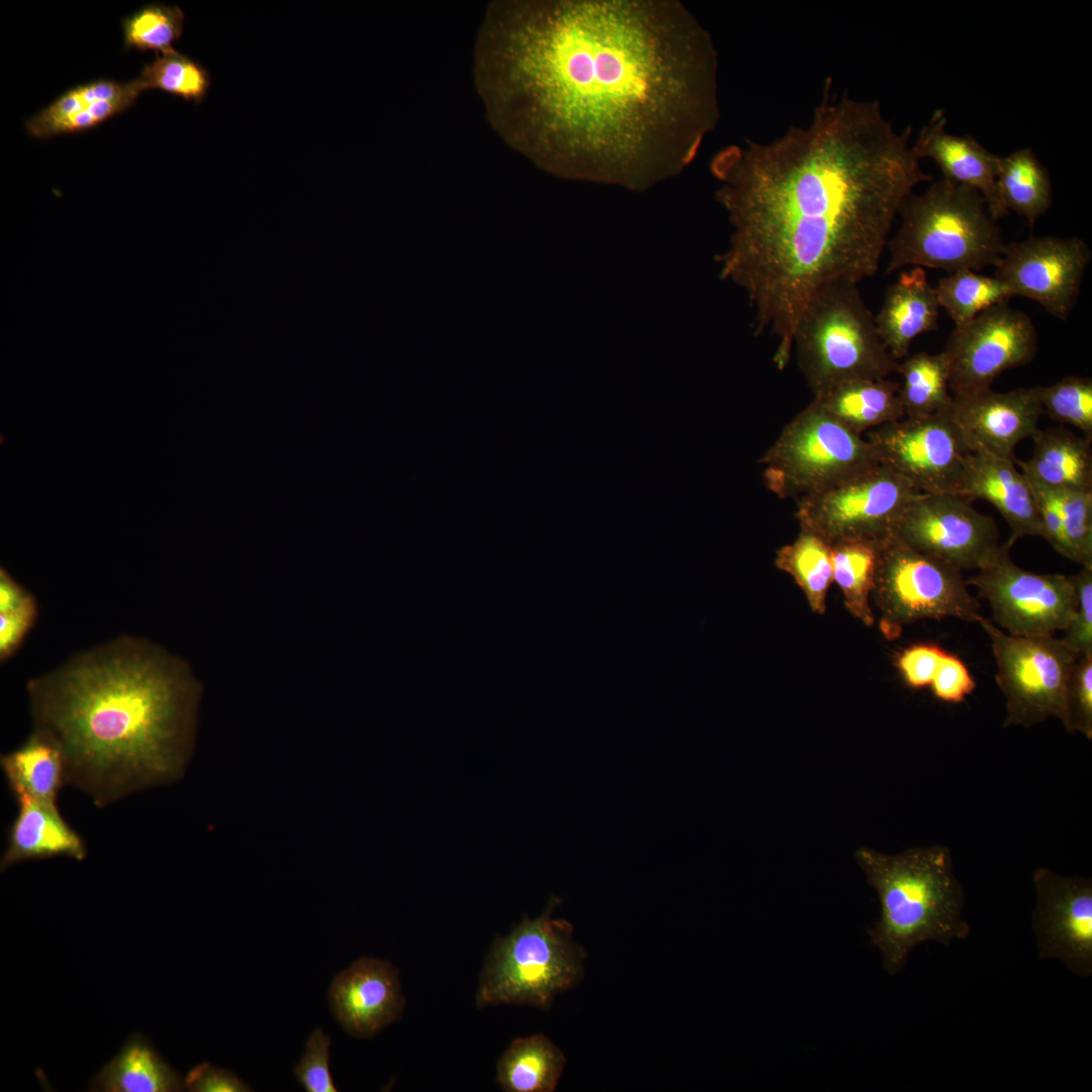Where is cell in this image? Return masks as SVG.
Instances as JSON below:
<instances>
[{
	"instance_id": "cell-19",
	"label": "cell",
	"mask_w": 1092,
	"mask_h": 1092,
	"mask_svg": "<svg viewBox=\"0 0 1092 1092\" xmlns=\"http://www.w3.org/2000/svg\"><path fill=\"white\" fill-rule=\"evenodd\" d=\"M331 1010L350 1035L371 1038L404 1011L398 970L389 962L360 958L333 980L329 991Z\"/></svg>"
},
{
	"instance_id": "cell-25",
	"label": "cell",
	"mask_w": 1092,
	"mask_h": 1092,
	"mask_svg": "<svg viewBox=\"0 0 1092 1092\" xmlns=\"http://www.w3.org/2000/svg\"><path fill=\"white\" fill-rule=\"evenodd\" d=\"M1032 455L1015 460L1033 482L1049 488L1092 490V439L1064 428L1037 430Z\"/></svg>"
},
{
	"instance_id": "cell-11",
	"label": "cell",
	"mask_w": 1092,
	"mask_h": 1092,
	"mask_svg": "<svg viewBox=\"0 0 1092 1092\" xmlns=\"http://www.w3.org/2000/svg\"><path fill=\"white\" fill-rule=\"evenodd\" d=\"M910 481L878 464L796 500L800 529L832 545L844 540L884 541L919 493Z\"/></svg>"
},
{
	"instance_id": "cell-45",
	"label": "cell",
	"mask_w": 1092,
	"mask_h": 1092,
	"mask_svg": "<svg viewBox=\"0 0 1092 1092\" xmlns=\"http://www.w3.org/2000/svg\"><path fill=\"white\" fill-rule=\"evenodd\" d=\"M184 1087L192 1092H247L252 1089L230 1070L201 1063L193 1067L184 1079Z\"/></svg>"
},
{
	"instance_id": "cell-13",
	"label": "cell",
	"mask_w": 1092,
	"mask_h": 1092,
	"mask_svg": "<svg viewBox=\"0 0 1092 1092\" xmlns=\"http://www.w3.org/2000/svg\"><path fill=\"white\" fill-rule=\"evenodd\" d=\"M879 463L906 478L920 492L960 494L972 453L950 408L923 418H906L869 431Z\"/></svg>"
},
{
	"instance_id": "cell-24",
	"label": "cell",
	"mask_w": 1092,
	"mask_h": 1092,
	"mask_svg": "<svg viewBox=\"0 0 1092 1092\" xmlns=\"http://www.w3.org/2000/svg\"><path fill=\"white\" fill-rule=\"evenodd\" d=\"M13 796L17 813L8 831L7 846L0 861L1 871L24 860L55 856L82 860L86 857L84 840L66 822L57 804L23 793Z\"/></svg>"
},
{
	"instance_id": "cell-16",
	"label": "cell",
	"mask_w": 1092,
	"mask_h": 1092,
	"mask_svg": "<svg viewBox=\"0 0 1092 1092\" xmlns=\"http://www.w3.org/2000/svg\"><path fill=\"white\" fill-rule=\"evenodd\" d=\"M1091 259L1092 251L1081 238L1030 236L1005 244L994 276L1011 297L1031 299L1065 322L1077 304Z\"/></svg>"
},
{
	"instance_id": "cell-2",
	"label": "cell",
	"mask_w": 1092,
	"mask_h": 1092,
	"mask_svg": "<svg viewBox=\"0 0 1092 1092\" xmlns=\"http://www.w3.org/2000/svg\"><path fill=\"white\" fill-rule=\"evenodd\" d=\"M823 97L805 126L768 143L729 146L710 169L733 233L718 255L723 280L742 288L757 333L777 339L784 369L812 295L834 281L877 274L895 217L915 186L932 180L878 101Z\"/></svg>"
},
{
	"instance_id": "cell-32",
	"label": "cell",
	"mask_w": 1092,
	"mask_h": 1092,
	"mask_svg": "<svg viewBox=\"0 0 1092 1092\" xmlns=\"http://www.w3.org/2000/svg\"><path fill=\"white\" fill-rule=\"evenodd\" d=\"M884 541L852 539L830 545L833 581L839 586L850 615L866 626L875 623L870 599Z\"/></svg>"
},
{
	"instance_id": "cell-5",
	"label": "cell",
	"mask_w": 1092,
	"mask_h": 1092,
	"mask_svg": "<svg viewBox=\"0 0 1092 1092\" xmlns=\"http://www.w3.org/2000/svg\"><path fill=\"white\" fill-rule=\"evenodd\" d=\"M900 225L889 238L886 273L906 266L947 273L996 266L1005 243L981 194L940 179L901 203Z\"/></svg>"
},
{
	"instance_id": "cell-1",
	"label": "cell",
	"mask_w": 1092,
	"mask_h": 1092,
	"mask_svg": "<svg viewBox=\"0 0 1092 1092\" xmlns=\"http://www.w3.org/2000/svg\"><path fill=\"white\" fill-rule=\"evenodd\" d=\"M475 71L503 138L568 179L646 190L681 173L720 117L712 36L678 1L493 4Z\"/></svg>"
},
{
	"instance_id": "cell-12",
	"label": "cell",
	"mask_w": 1092,
	"mask_h": 1092,
	"mask_svg": "<svg viewBox=\"0 0 1092 1092\" xmlns=\"http://www.w3.org/2000/svg\"><path fill=\"white\" fill-rule=\"evenodd\" d=\"M966 582L988 602L994 622L1015 636L1064 631L1076 605L1072 575L1022 569L1005 544Z\"/></svg>"
},
{
	"instance_id": "cell-17",
	"label": "cell",
	"mask_w": 1092,
	"mask_h": 1092,
	"mask_svg": "<svg viewBox=\"0 0 1092 1092\" xmlns=\"http://www.w3.org/2000/svg\"><path fill=\"white\" fill-rule=\"evenodd\" d=\"M1031 912L1038 959L1062 961L1075 975H1092V879L1063 876L1048 868L1032 874Z\"/></svg>"
},
{
	"instance_id": "cell-30",
	"label": "cell",
	"mask_w": 1092,
	"mask_h": 1092,
	"mask_svg": "<svg viewBox=\"0 0 1092 1092\" xmlns=\"http://www.w3.org/2000/svg\"><path fill=\"white\" fill-rule=\"evenodd\" d=\"M997 185L1006 210L1023 217L1030 228L1052 205L1050 174L1031 149L999 157Z\"/></svg>"
},
{
	"instance_id": "cell-46",
	"label": "cell",
	"mask_w": 1092,
	"mask_h": 1092,
	"mask_svg": "<svg viewBox=\"0 0 1092 1092\" xmlns=\"http://www.w3.org/2000/svg\"><path fill=\"white\" fill-rule=\"evenodd\" d=\"M32 596L14 581L5 571L0 575V613L13 610Z\"/></svg>"
},
{
	"instance_id": "cell-33",
	"label": "cell",
	"mask_w": 1092,
	"mask_h": 1092,
	"mask_svg": "<svg viewBox=\"0 0 1092 1092\" xmlns=\"http://www.w3.org/2000/svg\"><path fill=\"white\" fill-rule=\"evenodd\" d=\"M776 565L793 577L814 613H825L827 594L833 582L830 544L800 529L793 542L777 551Z\"/></svg>"
},
{
	"instance_id": "cell-37",
	"label": "cell",
	"mask_w": 1092,
	"mask_h": 1092,
	"mask_svg": "<svg viewBox=\"0 0 1092 1092\" xmlns=\"http://www.w3.org/2000/svg\"><path fill=\"white\" fill-rule=\"evenodd\" d=\"M1042 415L1073 426L1092 439V379L1066 376L1059 381L1034 386Z\"/></svg>"
},
{
	"instance_id": "cell-44",
	"label": "cell",
	"mask_w": 1092,
	"mask_h": 1092,
	"mask_svg": "<svg viewBox=\"0 0 1092 1092\" xmlns=\"http://www.w3.org/2000/svg\"><path fill=\"white\" fill-rule=\"evenodd\" d=\"M36 602L31 597L19 607L0 613V656L6 659L20 646L34 623Z\"/></svg>"
},
{
	"instance_id": "cell-27",
	"label": "cell",
	"mask_w": 1092,
	"mask_h": 1092,
	"mask_svg": "<svg viewBox=\"0 0 1092 1092\" xmlns=\"http://www.w3.org/2000/svg\"><path fill=\"white\" fill-rule=\"evenodd\" d=\"M813 399L861 435L905 417L899 383L887 378L847 381Z\"/></svg>"
},
{
	"instance_id": "cell-8",
	"label": "cell",
	"mask_w": 1092,
	"mask_h": 1092,
	"mask_svg": "<svg viewBox=\"0 0 1092 1092\" xmlns=\"http://www.w3.org/2000/svg\"><path fill=\"white\" fill-rule=\"evenodd\" d=\"M759 463L765 486L795 500L880 464L867 438L815 399L784 427Z\"/></svg>"
},
{
	"instance_id": "cell-9",
	"label": "cell",
	"mask_w": 1092,
	"mask_h": 1092,
	"mask_svg": "<svg viewBox=\"0 0 1092 1092\" xmlns=\"http://www.w3.org/2000/svg\"><path fill=\"white\" fill-rule=\"evenodd\" d=\"M967 585L960 569L891 534L880 548L872 593L881 612V630L894 638L904 625L924 619L979 623L980 603Z\"/></svg>"
},
{
	"instance_id": "cell-7",
	"label": "cell",
	"mask_w": 1092,
	"mask_h": 1092,
	"mask_svg": "<svg viewBox=\"0 0 1092 1092\" xmlns=\"http://www.w3.org/2000/svg\"><path fill=\"white\" fill-rule=\"evenodd\" d=\"M793 349L813 397L847 381L887 378L899 367L857 284L848 281L827 283L812 295L795 328Z\"/></svg>"
},
{
	"instance_id": "cell-35",
	"label": "cell",
	"mask_w": 1092,
	"mask_h": 1092,
	"mask_svg": "<svg viewBox=\"0 0 1092 1092\" xmlns=\"http://www.w3.org/2000/svg\"><path fill=\"white\" fill-rule=\"evenodd\" d=\"M140 79L146 90L159 89L195 103L203 101L210 87L208 71L175 49L156 54L154 61L143 68Z\"/></svg>"
},
{
	"instance_id": "cell-6",
	"label": "cell",
	"mask_w": 1092,
	"mask_h": 1092,
	"mask_svg": "<svg viewBox=\"0 0 1092 1092\" xmlns=\"http://www.w3.org/2000/svg\"><path fill=\"white\" fill-rule=\"evenodd\" d=\"M560 899L550 897L542 914L524 916L507 935H496L484 958L475 992L477 1008L527 1005L549 1010L557 995L583 977L584 948L573 926L553 918Z\"/></svg>"
},
{
	"instance_id": "cell-40",
	"label": "cell",
	"mask_w": 1092,
	"mask_h": 1092,
	"mask_svg": "<svg viewBox=\"0 0 1092 1092\" xmlns=\"http://www.w3.org/2000/svg\"><path fill=\"white\" fill-rule=\"evenodd\" d=\"M1072 578L1076 605L1062 640L1080 656L1092 653V567L1083 566Z\"/></svg>"
},
{
	"instance_id": "cell-20",
	"label": "cell",
	"mask_w": 1092,
	"mask_h": 1092,
	"mask_svg": "<svg viewBox=\"0 0 1092 1092\" xmlns=\"http://www.w3.org/2000/svg\"><path fill=\"white\" fill-rule=\"evenodd\" d=\"M945 126L944 111H934L913 143L919 158L933 160L943 179L978 191L994 221L1008 215L997 185L999 156L971 135L948 133Z\"/></svg>"
},
{
	"instance_id": "cell-41",
	"label": "cell",
	"mask_w": 1092,
	"mask_h": 1092,
	"mask_svg": "<svg viewBox=\"0 0 1092 1092\" xmlns=\"http://www.w3.org/2000/svg\"><path fill=\"white\" fill-rule=\"evenodd\" d=\"M331 1038L322 1028L308 1036L304 1053L294 1067V1075L307 1092H335L337 1088L330 1072Z\"/></svg>"
},
{
	"instance_id": "cell-4",
	"label": "cell",
	"mask_w": 1092,
	"mask_h": 1092,
	"mask_svg": "<svg viewBox=\"0 0 1092 1092\" xmlns=\"http://www.w3.org/2000/svg\"><path fill=\"white\" fill-rule=\"evenodd\" d=\"M880 901V918L868 930L890 975L901 972L912 949L927 941L949 945L970 935L964 919L965 891L950 850L935 844L886 854L868 847L855 853Z\"/></svg>"
},
{
	"instance_id": "cell-43",
	"label": "cell",
	"mask_w": 1092,
	"mask_h": 1092,
	"mask_svg": "<svg viewBox=\"0 0 1092 1092\" xmlns=\"http://www.w3.org/2000/svg\"><path fill=\"white\" fill-rule=\"evenodd\" d=\"M930 687L936 699L959 704L974 692L976 682L965 663L959 657L945 652Z\"/></svg>"
},
{
	"instance_id": "cell-3",
	"label": "cell",
	"mask_w": 1092,
	"mask_h": 1092,
	"mask_svg": "<svg viewBox=\"0 0 1092 1092\" xmlns=\"http://www.w3.org/2000/svg\"><path fill=\"white\" fill-rule=\"evenodd\" d=\"M27 690L35 728L63 752L67 784L98 807L180 777L192 691L173 659L150 642L115 640Z\"/></svg>"
},
{
	"instance_id": "cell-38",
	"label": "cell",
	"mask_w": 1092,
	"mask_h": 1092,
	"mask_svg": "<svg viewBox=\"0 0 1092 1092\" xmlns=\"http://www.w3.org/2000/svg\"><path fill=\"white\" fill-rule=\"evenodd\" d=\"M1042 487L1059 512L1070 560L1082 567H1092V490Z\"/></svg>"
},
{
	"instance_id": "cell-10",
	"label": "cell",
	"mask_w": 1092,
	"mask_h": 1092,
	"mask_svg": "<svg viewBox=\"0 0 1092 1092\" xmlns=\"http://www.w3.org/2000/svg\"><path fill=\"white\" fill-rule=\"evenodd\" d=\"M1005 698L1004 727L1030 728L1050 718L1066 723L1069 677L1078 655L1054 635L1015 636L982 617Z\"/></svg>"
},
{
	"instance_id": "cell-15",
	"label": "cell",
	"mask_w": 1092,
	"mask_h": 1092,
	"mask_svg": "<svg viewBox=\"0 0 1092 1092\" xmlns=\"http://www.w3.org/2000/svg\"><path fill=\"white\" fill-rule=\"evenodd\" d=\"M972 502L961 494L919 492L892 535L961 571L979 570L1001 545L994 520L979 513Z\"/></svg>"
},
{
	"instance_id": "cell-39",
	"label": "cell",
	"mask_w": 1092,
	"mask_h": 1092,
	"mask_svg": "<svg viewBox=\"0 0 1092 1092\" xmlns=\"http://www.w3.org/2000/svg\"><path fill=\"white\" fill-rule=\"evenodd\" d=\"M1066 712L1065 729L1091 740L1092 653L1078 656L1074 663L1067 687Z\"/></svg>"
},
{
	"instance_id": "cell-14",
	"label": "cell",
	"mask_w": 1092,
	"mask_h": 1092,
	"mask_svg": "<svg viewBox=\"0 0 1092 1092\" xmlns=\"http://www.w3.org/2000/svg\"><path fill=\"white\" fill-rule=\"evenodd\" d=\"M1038 338L1028 314L1008 301L996 304L956 326L943 352L949 361L952 396L990 389L1004 371L1030 363Z\"/></svg>"
},
{
	"instance_id": "cell-42",
	"label": "cell",
	"mask_w": 1092,
	"mask_h": 1092,
	"mask_svg": "<svg viewBox=\"0 0 1092 1092\" xmlns=\"http://www.w3.org/2000/svg\"><path fill=\"white\" fill-rule=\"evenodd\" d=\"M945 651L934 644H917L904 649L896 659L902 678L912 689L930 686Z\"/></svg>"
},
{
	"instance_id": "cell-18",
	"label": "cell",
	"mask_w": 1092,
	"mask_h": 1092,
	"mask_svg": "<svg viewBox=\"0 0 1092 1092\" xmlns=\"http://www.w3.org/2000/svg\"><path fill=\"white\" fill-rule=\"evenodd\" d=\"M950 414L972 453L1015 461L1016 446L1038 430L1042 412L1035 387H1021L953 396Z\"/></svg>"
},
{
	"instance_id": "cell-29",
	"label": "cell",
	"mask_w": 1092,
	"mask_h": 1092,
	"mask_svg": "<svg viewBox=\"0 0 1092 1092\" xmlns=\"http://www.w3.org/2000/svg\"><path fill=\"white\" fill-rule=\"evenodd\" d=\"M563 1052L543 1033L515 1038L496 1063V1083L506 1092H553L564 1071Z\"/></svg>"
},
{
	"instance_id": "cell-28",
	"label": "cell",
	"mask_w": 1092,
	"mask_h": 1092,
	"mask_svg": "<svg viewBox=\"0 0 1092 1092\" xmlns=\"http://www.w3.org/2000/svg\"><path fill=\"white\" fill-rule=\"evenodd\" d=\"M0 763L12 795L23 793L57 804L58 795L67 784L60 746L36 728L19 747L2 755Z\"/></svg>"
},
{
	"instance_id": "cell-21",
	"label": "cell",
	"mask_w": 1092,
	"mask_h": 1092,
	"mask_svg": "<svg viewBox=\"0 0 1092 1092\" xmlns=\"http://www.w3.org/2000/svg\"><path fill=\"white\" fill-rule=\"evenodd\" d=\"M1015 461L970 453L960 494L992 504L1009 525L1010 547L1027 536L1042 537V526L1031 482L1015 468Z\"/></svg>"
},
{
	"instance_id": "cell-23",
	"label": "cell",
	"mask_w": 1092,
	"mask_h": 1092,
	"mask_svg": "<svg viewBox=\"0 0 1092 1092\" xmlns=\"http://www.w3.org/2000/svg\"><path fill=\"white\" fill-rule=\"evenodd\" d=\"M939 309L935 289L922 267L901 273L888 286L875 324L894 360L906 358L918 336L937 329Z\"/></svg>"
},
{
	"instance_id": "cell-22",
	"label": "cell",
	"mask_w": 1092,
	"mask_h": 1092,
	"mask_svg": "<svg viewBox=\"0 0 1092 1092\" xmlns=\"http://www.w3.org/2000/svg\"><path fill=\"white\" fill-rule=\"evenodd\" d=\"M146 90L140 77L128 82L98 79L66 91L25 121L29 136L48 140L92 128L131 107Z\"/></svg>"
},
{
	"instance_id": "cell-36",
	"label": "cell",
	"mask_w": 1092,
	"mask_h": 1092,
	"mask_svg": "<svg viewBox=\"0 0 1092 1092\" xmlns=\"http://www.w3.org/2000/svg\"><path fill=\"white\" fill-rule=\"evenodd\" d=\"M184 19V12L176 5H146L122 20L124 48L168 52L181 36Z\"/></svg>"
},
{
	"instance_id": "cell-26",
	"label": "cell",
	"mask_w": 1092,
	"mask_h": 1092,
	"mask_svg": "<svg viewBox=\"0 0 1092 1092\" xmlns=\"http://www.w3.org/2000/svg\"><path fill=\"white\" fill-rule=\"evenodd\" d=\"M92 1091L172 1092L184 1080L143 1035L128 1038L91 1082Z\"/></svg>"
},
{
	"instance_id": "cell-31",
	"label": "cell",
	"mask_w": 1092,
	"mask_h": 1092,
	"mask_svg": "<svg viewBox=\"0 0 1092 1092\" xmlns=\"http://www.w3.org/2000/svg\"><path fill=\"white\" fill-rule=\"evenodd\" d=\"M899 398L906 418H923L948 411L953 401L949 390V361L942 351L919 352L899 362Z\"/></svg>"
},
{
	"instance_id": "cell-34",
	"label": "cell",
	"mask_w": 1092,
	"mask_h": 1092,
	"mask_svg": "<svg viewBox=\"0 0 1092 1092\" xmlns=\"http://www.w3.org/2000/svg\"><path fill=\"white\" fill-rule=\"evenodd\" d=\"M940 308L956 326L964 325L984 310L1011 298L995 277L965 269L939 278L934 287Z\"/></svg>"
}]
</instances>
